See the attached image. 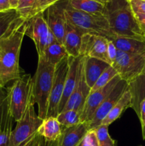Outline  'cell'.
Segmentation results:
<instances>
[{
    "instance_id": "6da1fadb",
    "label": "cell",
    "mask_w": 145,
    "mask_h": 146,
    "mask_svg": "<svg viewBox=\"0 0 145 146\" xmlns=\"http://www.w3.org/2000/svg\"><path fill=\"white\" fill-rule=\"evenodd\" d=\"M28 19L19 17L0 37V87L4 88L9 81L21 76L19 54L25 36Z\"/></svg>"
},
{
    "instance_id": "7a4b0ae2",
    "label": "cell",
    "mask_w": 145,
    "mask_h": 146,
    "mask_svg": "<svg viewBox=\"0 0 145 146\" xmlns=\"http://www.w3.org/2000/svg\"><path fill=\"white\" fill-rule=\"evenodd\" d=\"M105 5V17L116 36L145 41L129 0H110Z\"/></svg>"
},
{
    "instance_id": "3957f363",
    "label": "cell",
    "mask_w": 145,
    "mask_h": 146,
    "mask_svg": "<svg viewBox=\"0 0 145 146\" xmlns=\"http://www.w3.org/2000/svg\"><path fill=\"white\" fill-rule=\"evenodd\" d=\"M55 68V66L48 64L43 58H38L36 71L32 78L33 100L38 106L37 114L42 120L47 117Z\"/></svg>"
},
{
    "instance_id": "277c9868",
    "label": "cell",
    "mask_w": 145,
    "mask_h": 146,
    "mask_svg": "<svg viewBox=\"0 0 145 146\" xmlns=\"http://www.w3.org/2000/svg\"><path fill=\"white\" fill-rule=\"evenodd\" d=\"M64 10L68 22L80 30L83 34L102 36L111 41L116 37L110 30L105 16L88 14L75 9L68 4V0Z\"/></svg>"
},
{
    "instance_id": "5b68a950",
    "label": "cell",
    "mask_w": 145,
    "mask_h": 146,
    "mask_svg": "<svg viewBox=\"0 0 145 146\" xmlns=\"http://www.w3.org/2000/svg\"><path fill=\"white\" fill-rule=\"evenodd\" d=\"M33 79L30 74H24L16 79L7 89L9 108L16 122L24 115L28 103L32 98Z\"/></svg>"
},
{
    "instance_id": "8992f818",
    "label": "cell",
    "mask_w": 145,
    "mask_h": 146,
    "mask_svg": "<svg viewBox=\"0 0 145 146\" xmlns=\"http://www.w3.org/2000/svg\"><path fill=\"white\" fill-rule=\"evenodd\" d=\"M32 97L24 115L11 132L9 146H25L37 132L43 120L36 113Z\"/></svg>"
},
{
    "instance_id": "52a82bcc",
    "label": "cell",
    "mask_w": 145,
    "mask_h": 146,
    "mask_svg": "<svg viewBox=\"0 0 145 146\" xmlns=\"http://www.w3.org/2000/svg\"><path fill=\"white\" fill-rule=\"evenodd\" d=\"M44 13H38L28 19L25 33V36H28L34 41L38 58L43 57L47 46L56 40L48 28Z\"/></svg>"
},
{
    "instance_id": "ba28073f",
    "label": "cell",
    "mask_w": 145,
    "mask_h": 146,
    "mask_svg": "<svg viewBox=\"0 0 145 146\" xmlns=\"http://www.w3.org/2000/svg\"><path fill=\"white\" fill-rule=\"evenodd\" d=\"M145 65V56L117 51L112 67L121 78L130 84L141 76Z\"/></svg>"
},
{
    "instance_id": "9c48e42d",
    "label": "cell",
    "mask_w": 145,
    "mask_h": 146,
    "mask_svg": "<svg viewBox=\"0 0 145 146\" xmlns=\"http://www.w3.org/2000/svg\"><path fill=\"white\" fill-rule=\"evenodd\" d=\"M68 56L58 63L55 68L53 81L50 94L47 117H55L58 115V108L63 93L65 81L68 71Z\"/></svg>"
},
{
    "instance_id": "30bf717a",
    "label": "cell",
    "mask_w": 145,
    "mask_h": 146,
    "mask_svg": "<svg viewBox=\"0 0 145 146\" xmlns=\"http://www.w3.org/2000/svg\"><path fill=\"white\" fill-rule=\"evenodd\" d=\"M108 41L109 39L102 36L84 34L82 36L80 55L98 58L111 65L107 56Z\"/></svg>"
},
{
    "instance_id": "8fae6325",
    "label": "cell",
    "mask_w": 145,
    "mask_h": 146,
    "mask_svg": "<svg viewBox=\"0 0 145 146\" xmlns=\"http://www.w3.org/2000/svg\"><path fill=\"white\" fill-rule=\"evenodd\" d=\"M129 84L125 80L121 79L118 82L112 92L98 107L91 121L88 123H86L88 130L95 129L101 125V123L104 118L106 117L108 113L113 108L114 106L117 104V102L119 101L124 93L129 88Z\"/></svg>"
},
{
    "instance_id": "7c38bea8",
    "label": "cell",
    "mask_w": 145,
    "mask_h": 146,
    "mask_svg": "<svg viewBox=\"0 0 145 146\" xmlns=\"http://www.w3.org/2000/svg\"><path fill=\"white\" fill-rule=\"evenodd\" d=\"M122 79L119 75H117L109 84L100 88L95 92L90 93L85 101L83 109L80 115L81 123H88L92 119L94 113L104 100L112 92L115 86Z\"/></svg>"
},
{
    "instance_id": "4fadbf2b",
    "label": "cell",
    "mask_w": 145,
    "mask_h": 146,
    "mask_svg": "<svg viewBox=\"0 0 145 146\" xmlns=\"http://www.w3.org/2000/svg\"><path fill=\"white\" fill-rule=\"evenodd\" d=\"M66 3L67 0H61L47 9L48 28L57 41L62 44L66 31L67 19L64 10Z\"/></svg>"
},
{
    "instance_id": "5bb4252c",
    "label": "cell",
    "mask_w": 145,
    "mask_h": 146,
    "mask_svg": "<svg viewBox=\"0 0 145 146\" xmlns=\"http://www.w3.org/2000/svg\"><path fill=\"white\" fill-rule=\"evenodd\" d=\"M90 88L88 86L85 81V72H84V56H82L80 65L77 84L74 88L73 92L70 96L62 111H67V110H74L80 113L81 115L85 101L90 94Z\"/></svg>"
},
{
    "instance_id": "9a60e30c",
    "label": "cell",
    "mask_w": 145,
    "mask_h": 146,
    "mask_svg": "<svg viewBox=\"0 0 145 146\" xmlns=\"http://www.w3.org/2000/svg\"><path fill=\"white\" fill-rule=\"evenodd\" d=\"M82 58V56L81 55L78 57H72L70 56H68V61H69L68 71L65 78L63 93L58 108V114L62 112L65 104H67V101H68L70 96L73 92L78 81L80 65Z\"/></svg>"
},
{
    "instance_id": "2e32d148",
    "label": "cell",
    "mask_w": 145,
    "mask_h": 146,
    "mask_svg": "<svg viewBox=\"0 0 145 146\" xmlns=\"http://www.w3.org/2000/svg\"><path fill=\"white\" fill-rule=\"evenodd\" d=\"M14 118L9 108L7 91L0 97V146H9Z\"/></svg>"
},
{
    "instance_id": "e0dca14e",
    "label": "cell",
    "mask_w": 145,
    "mask_h": 146,
    "mask_svg": "<svg viewBox=\"0 0 145 146\" xmlns=\"http://www.w3.org/2000/svg\"><path fill=\"white\" fill-rule=\"evenodd\" d=\"M63 127V126H62ZM89 131L85 123H80L73 126L64 128L62 133L57 140L58 146H78Z\"/></svg>"
},
{
    "instance_id": "ac0fdd59",
    "label": "cell",
    "mask_w": 145,
    "mask_h": 146,
    "mask_svg": "<svg viewBox=\"0 0 145 146\" xmlns=\"http://www.w3.org/2000/svg\"><path fill=\"white\" fill-rule=\"evenodd\" d=\"M109 66L111 65L98 58L84 56V72L85 81L90 89L100 76Z\"/></svg>"
},
{
    "instance_id": "d6986e66",
    "label": "cell",
    "mask_w": 145,
    "mask_h": 146,
    "mask_svg": "<svg viewBox=\"0 0 145 146\" xmlns=\"http://www.w3.org/2000/svg\"><path fill=\"white\" fill-rule=\"evenodd\" d=\"M82 32L74 26L67 21L66 31L63 39V44L68 56L72 57H78L80 55V50L81 46Z\"/></svg>"
},
{
    "instance_id": "ffe728a7",
    "label": "cell",
    "mask_w": 145,
    "mask_h": 146,
    "mask_svg": "<svg viewBox=\"0 0 145 146\" xmlns=\"http://www.w3.org/2000/svg\"><path fill=\"white\" fill-rule=\"evenodd\" d=\"M129 107L132 108V95L129 87V88L124 93L119 101L104 118L101 123V125L109 126L112 123L118 119L122 113Z\"/></svg>"
},
{
    "instance_id": "44dd1931",
    "label": "cell",
    "mask_w": 145,
    "mask_h": 146,
    "mask_svg": "<svg viewBox=\"0 0 145 146\" xmlns=\"http://www.w3.org/2000/svg\"><path fill=\"white\" fill-rule=\"evenodd\" d=\"M62 125L55 117H48L43 120L38 129V133L47 142L55 141L62 133Z\"/></svg>"
},
{
    "instance_id": "7402d4cb",
    "label": "cell",
    "mask_w": 145,
    "mask_h": 146,
    "mask_svg": "<svg viewBox=\"0 0 145 146\" xmlns=\"http://www.w3.org/2000/svg\"><path fill=\"white\" fill-rule=\"evenodd\" d=\"M112 41L119 51L129 54L145 56V41L127 37L116 36Z\"/></svg>"
},
{
    "instance_id": "603a6c76",
    "label": "cell",
    "mask_w": 145,
    "mask_h": 146,
    "mask_svg": "<svg viewBox=\"0 0 145 146\" xmlns=\"http://www.w3.org/2000/svg\"><path fill=\"white\" fill-rule=\"evenodd\" d=\"M72 8L95 15L105 16V5L95 0H68Z\"/></svg>"
},
{
    "instance_id": "cb8c5ba5",
    "label": "cell",
    "mask_w": 145,
    "mask_h": 146,
    "mask_svg": "<svg viewBox=\"0 0 145 146\" xmlns=\"http://www.w3.org/2000/svg\"><path fill=\"white\" fill-rule=\"evenodd\" d=\"M67 56H68V54L63 44L55 40L47 46L43 57L38 58H43L48 64L56 66Z\"/></svg>"
},
{
    "instance_id": "d4e9b609",
    "label": "cell",
    "mask_w": 145,
    "mask_h": 146,
    "mask_svg": "<svg viewBox=\"0 0 145 146\" xmlns=\"http://www.w3.org/2000/svg\"><path fill=\"white\" fill-rule=\"evenodd\" d=\"M57 120L64 128L73 126L80 123V113L74 110H67L60 113L56 117Z\"/></svg>"
},
{
    "instance_id": "484cf974",
    "label": "cell",
    "mask_w": 145,
    "mask_h": 146,
    "mask_svg": "<svg viewBox=\"0 0 145 146\" xmlns=\"http://www.w3.org/2000/svg\"><path fill=\"white\" fill-rule=\"evenodd\" d=\"M19 17L21 16L17 10L14 9L0 12V37L5 34L12 23Z\"/></svg>"
},
{
    "instance_id": "4316f807",
    "label": "cell",
    "mask_w": 145,
    "mask_h": 146,
    "mask_svg": "<svg viewBox=\"0 0 145 146\" xmlns=\"http://www.w3.org/2000/svg\"><path fill=\"white\" fill-rule=\"evenodd\" d=\"M117 75H118L116 70L112 67V66H109L102 73L96 82L95 83L93 86L91 88L90 93L95 92L98 91L100 88H102V87L105 86L107 84H109Z\"/></svg>"
},
{
    "instance_id": "83f0119b",
    "label": "cell",
    "mask_w": 145,
    "mask_h": 146,
    "mask_svg": "<svg viewBox=\"0 0 145 146\" xmlns=\"http://www.w3.org/2000/svg\"><path fill=\"white\" fill-rule=\"evenodd\" d=\"M100 146H116L117 141L112 139L108 132V126L100 125L95 128Z\"/></svg>"
},
{
    "instance_id": "f1b7e54d",
    "label": "cell",
    "mask_w": 145,
    "mask_h": 146,
    "mask_svg": "<svg viewBox=\"0 0 145 146\" xmlns=\"http://www.w3.org/2000/svg\"><path fill=\"white\" fill-rule=\"evenodd\" d=\"M37 0H18L16 10L21 17L29 19Z\"/></svg>"
},
{
    "instance_id": "f546056e",
    "label": "cell",
    "mask_w": 145,
    "mask_h": 146,
    "mask_svg": "<svg viewBox=\"0 0 145 146\" xmlns=\"http://www.w3.org/2000/svg\"><path fill=\"white\" fill-rule=\"evenodd\" d=\"M59 1L61 0H37L34 9H33L31 17L40 12H44L48 7L53 5L54 4Z\"/></svg>"
},
{
    "instance_id": "4dcf8cb0",
    "label": "cell",
    "mask_w": 145,
    "mask_h": 146,
    "mask_svg": "<svg viewBox=\"0 0 145 146\" xmlns=\"http://www.w3.org/2000/svg\"><path fill=\"white\" fill-rule=\"evenodd\" d=\"M84 141L88 146H100L98 135L95 129L89 130L87 132Z\"/></svg>"
},
{
    "instance_id": "1f68e13d",
    "label": "cell",
    "mask_w": 145,
    "mask_h": 146,
    "mask_svg": "<svg viewBox=\"0 0 145 146\" xmlns=\"http://www.w3.org/2000/svg\"><path fill=\"white\" fill-rule=\"evenodd\" d=\"M134 14H145V0H129Z\"/></svg>"
},
{
    "instance_id": "d6a6232c",
    "label": "cell",
    "mask_w": 145,
    "mask_h": 146,
    "mask_svg": "<svg viewBox=\"0 0 145 146\" xmlns=\"http://www.w3.org/2000/svg\"><path fill=\"white\" fill-rule=\"evenodd\" d=\"M117 48H116L113 41H111V40H109V41L107 43V56L111 62V66H112L114 61L116 58L117 54Z\"/></svg>"
},
{
    "instance_id": "836d02e7",
    "label": "cell",
    "mask_w": 145,
    "mask_h": 146,
    "mask_svg": "<svg viewBox=\"0 0 145 146\" xmlns=\"http://www.w3.org/2000/svg\"><path fill=\"white\" fill-rule=\"evenodd\" d=\"M45 140L37 131L25 146H45Z\"/></svg>"
},
{
    "instance_id": "e575fe53",
    "label": "cell",
    "mask_w": 145,
    "mask_h": 146,
    "mask_svg": "<svg viewBox=\"0 0 145 146\" xmlns=\"http://www.w3.org/2000/svg\"><path fill=\"white\" fill-rule=\"evenodd\" d=\"M136 114L139 117L141 125H142L145 121V96L139 104Z\"/></svg>"
},
{
    "instance_id": "d590c367",
    "label": "cell",
    "mask_w": 145,
    "mask_h": 146,
    "mask_svg": "<svg viewBox=\"0 0 145 146\" xmlns=\"http://www.w3.org/2000/svg\"><path fill=\"white\" fill-rule=\"evenodd\" d=\"M134 16L141 30L145 36V14H136Z\"/></svg>"
},
{
    "instance_id": "8d00e7d4",
    "label": "cell",
    "mask_w": 145,
    "mask_h": 146,
    "mask_svg": "<svg viewBox=\"0 0 145 146\" xmlns=\"http://www.w3.org/2000/svg\"><path fill=\"white\" fill-rule=\"evenodd\" d=\"M11 9L9 0H0V12Z\"/></svg>"
},
{
    "instance_id": "74e56055",
    "label": "cell",
    "mask_w": 145,
    "mask_h": 146,
    "mask_svg": "<svg viewBox=\"0 0 145 146\" xmlns=\"http://www.w3.org/2000/svg\"><path fill=\"white\" fill-rule=\"evenodd\" d=\"M10 4H11V9H16V7L18 6V0H9Z\"/></svg>"
},
{
    "instance_id": "f35d334b",
    "label": "cell",
    "mask_w": 145,
    "mask_h": 146,
    "mask_svg": "<svg viewBox=\"0 0 145 146\" xmlns=\"http://www.w3.org/2000/svg\"><path fill=\"white\" fill-rule=\"evenodd\" d=\"M45 146H58V145L57 141H51V142H47V141H45Z\"/></svg>"
},
{
    "instance_id": "ab89813d",
    "label": "cell",
    "mask_w": 145,
    "mask_h": 146,
    "mask_svg": "<svg viewBox=\"0 0 145 146\" xmlns=\"http://www.w3.org/2000/svg\"><path fill=\"white\" fill-rule=\"evenodd\" d=\"M142 127V138L144 140H145V121L144 123L141 125Z\"/></svg>"
},
{
    "instance_id": "60d3db41",
    "label": "cell",
    "mask_w": 145,
    "mask_h": 146,
    "mask_svg": "<svg viewBox=\"0 0 145 146\" xmlns=\"http://www.w3.org/2000/svg\"><path fill=\"white\" fill-rule=\"evenodd\" d=\"M95 1H98V2L101 3V4H107V3L108 1H110V0H95Z\"/></svg>"
},
{
    "instance_id": "b9f144b4",
    "label": "cell",
    "mask_w": 145,
    "mask_h": 146,
    "mask_svg": "<svg viewBox=\"0 0 145 146\" xmlns=\"http://www.w3.org/2000/svg\"><path fill=\"white\" fill-rule=\"evenodd\" d=\"M78 146H88V145H86V143H85V141H84V138H83V140H82V141L80 143V144Z\"/></svg>"
},
{
    "instance_id": "7bdbcfd3",
    "label": "cell",
    "mask_w": 145,
    "mask_h": 146,
    "mask_svg": "<svg viewBox=\"0 0 145 146\" xmlns=\"http://www.w3.org/2000/svg\"><path fill=\"white\" fill-rule=\"evenodd\" d=\"M4 88H1V87H0V97H1V96L3 95V94H4Z\"/></svg>"
},
{
    "instance_id": "ee69618b",
    "label": "cell",
    "mask_w": 145,
    "mask_h": 146,
    "mask_svg": "<svg viewBox=\"0 0 145 146\" xmlns=\"http://www.w3.org/2000/svg\"><path fill=\"white\" fill-rule=\"evenodd\" d=\"M141 76H144L145 78V65H144V67L143 71H142V75Z\"/></svg>"
},
{
    "instance_id": "f6af8a7d",
    "label": "cell",
    "mask_w": 145,
    "mask_h": 146,
    "mask_svg": "<svg viewBox=\"0 0 145 146\" xmlns=\"http://www.w3.org/2000/svg\"><path fill=\"white\" fill-rule=\"evenodd\" d=\"M139 146H142V145H139Z\"/></svg>"
},
{
    "instance_id": "bcb514c9",
    "label": "cell",
    "mask_w": 145,
    "mask_h": 146,
    "mask_svg": "<svg viewBox=\"0 0 145 146\" xmlns=\"http://www.w3.org/2000/svg\"></svg>"
}]
</instances>
